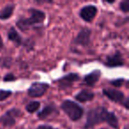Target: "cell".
Segmentation results:
<instances>
[{
    "instance_id": "6da1fadb",
    "label": "cell",
    "mask_w": 129,
    "mask_h": 129,
    "mask_svg": "<svg viewBox=\"0 0 129 129\" xmlns=\"http://www.w3.org/2000/svg\"><path fill=\"white\" fill-rule=\"evenodd\" d=\"M102 123H106L114 129H118L119 123L115 112L104 106H96L88 111L83 129H90Z\"/></svg>"
},
{
    "instance_id": "7a4b0ae2",
    "label": "cell",
    "mask_w": 129,
    "mask_h": 129,
    "mask_svg": "<svg viewBox=\"0 0 129 129\" xmlns=\"http://www.w3.org/2000/svg\"><path fill=\"white\" fill-rule=\"evenodd\" d=\"M28 17H20L17 20L16 27L21 31H27L36 26L41 25L46 19V13L37 8L28 9Z\"/></svg>"
},
{
    "instance_id": "3957f363",
    "label": "cell",
    "mask_w": 129,
    "mask_h": 129,
    "mask_svg": "<svg viewBox=\"0 0 129 129\" xmlns=\"http://www.w3.org/2000/svg\"><path fill=\"white\" fill-rule=\"evenodd\" d=\"M60 108L64 112V114L74 122L80 120L84 115L83 107L70 99H66L63 101L60 104Z\"/></svg>"
},
{
    "instance_id": "277c9868",
    "label": "cell",
    "mask_w": 129,
    "mask_h": 129,
    "mask_svg": "<svg viewBox=\"0 0 129 129\" xmlns=\"http://www.w3.org/2000/svg\"><path fill=\"white\" fill-rule=\"evenodd\" d=\"M103 95L107 97L111 102L116 103V104H120V105L124 106L126 110L128 109L129 99L127 98L125 95V94L122 91H120V90L115 89V88H106L103 89Z\"/></svg>"
},
{
    "instance_id": "5b68a950",
    "label": "cell",
    "mask_w": 129,
    "mask_h": 129,
    "mask_svg": "<svg viewBox=\"0 0 129 129\" xmlns=\"http://www.w3.org/2000/svg\"><path fill=\"white\" fill-rule=\"evenodd\" d=\"M23 115L20 109L13 107L7 110L2 116L0 117V124L5 127H12L16 124L17 119Z\"/></svg>"
},
{
    "instance_id": "8992f818",
    "label": "cell",
    "mask_w": 129,
    "mask_h": 129,
    "mask_svg": "<svg viewBox=\"0 0 129 129\" xmlns=\"http://www.w3.org/2000/svg\"><path fill=\"white\" fill-rule=\"evenodd\" d=\"M7 39L11 41L16 47H25L28 50H33V48H34V43L22 38V36H20V34L17 31V29L14 27H12L8 30Z\"/></svg>"
},
{
    "instance_id": "52a82bcc",
    "label": "cell",
    "mask_w": 129,
    "mask_h": 129,
    "mask_svg": "<svg viewBox=\"0 0 129 129\" xmlns=\"http://www.w3.org/2000/svg\"><path fill=\"white\" fill-rule=\"evenodd\" d=\"M92 30L88 27H83L78 32L77 36L73 40V44L78 47L86 48L91 44Z\"/></svg>"
},
{
    "instance_id": "ba28073f",
    "label": "cell",
    "mask_w": 129,
    "mask_h": 129,
    "mask_svg": "<svg viewBox=\"0 0 129 129\" xmlns=\"http://www.w3.org/2000/svg\"><path fill=\"white\" fill-rule=\"evenodd\" d=\"M50 85L46 82H33L27 88V95L31 98H37L45 95Z\"/></svg>"
},
{
    "instance_id": "9c48e42d",
    "label": "cell",
    "mask_w": 129,
    "mask_h": 129,
    "mask_svg": "<svg viewBox=\"0 0 129 129\" xmlns=\"http://www.w3.org/2000/svg\"><path fill=\"white\" fill-rule=\"evenodd\" d=\"M104 64V67H109V68H115V67H124L125 63L121 52L119 50H117V51L113 52L112 54H110L105 57Z\"/></svg>"
},
{
    "instance_id": "30bf717a",
    "label": "cell",
    "mask_w": 129,
    "mask_h": 129,
    "mask_svg": "<svg viewBox=\"0 0 129 129\" xmlns=\"http://www.w3.org/2000/svg\"><path fill=\"white\" fill-rule=\"evenodd\" d=\"M81 77L76 73H70L68 74L62 76L56 81L59 89H67L73 86L75 82L80 81Z\"/></svg>"
},
{
    "instance_id": "8fae6325",
    "label": "cell",
    "mask_w": 129,
    "mask_h": 129,
    "mask_svg": "<svg viewBox=\"0 0 129 129\" xmlns=\"http://www.w3.org/2000/svg\"><path fill=\"white\" fill-rule=\"evenodd\" d=\"M97 13H98V9L96 6L94 5H87L81 7V9L80 10L79 16L84 21L90 23L95 18Z\"/></svg>"
},
{
    "instance_id": "7c38bea8",
    "label": "cell",
    "mask_w": 129,
    "mask_h": 129,
    "mask_svg": "<svg viewBox=\"0 0 129 129\" xmlns=\"http://www.w3.org/2000/svg\"><path fill=\"white\" fill-rule=\"evenodd\" d=\"M101 76H102V72L100 70H98V69H95V70L92 71V72L86 74L83 77L81 84L88 87H94L98 82Z\"/></svg>"
},
{
    "instance_id": "4fadbf2b",
    "label": "cell",
    "mask_w": 129,
    "mask_h": 129,
    "mask_svg": "<svg viewBox=\"0 0 129 129\" xmlns=\"http://www.w3.org/2000/svg\"><path fill=\"white\" fill-rule=\"evenodd\" d=\"M58 113V110H57V106L54 104H46L41 111L38 112L37 117L39 119H45V118H49L50 116L53 114H57Z\"/></svg>"
},
{
    "instance_id": "5bb4252c",
    "label": "cell",
    "mask_w": 129,
    "mask_h": 129,
    "mask_svg": "<svg viewBox=\"0 0 129 129\" xmlns=\"http://www.w3.org/2000/svg\"><path fill=\"white\" fill-rule=\"evenodd\" d=\"M95 93H93L92 91H89L88 89H82L81 91H79L75 95H74V99L77 102L80 103H86V102H90L95 98Z\"/></svg>"
},
{
    "instance_id": "9a60e30c",
    "label": "cell",
    "mask_w": 129,
    "mask_h": 129,
    "mask_svg": "<svg viewBox=\"0 0 129 129\" xmlns=\"http://www.w3.org/2000/svg\"><path fill=\"white\" fill-rule=\"evenodd\" d=\"M15 10V5L14 4H9L6 6L0 11V20H6L9 18H11L13 14V12Z\"/></svg>"
},
{
    "instance_id": "2e32d148",
    "label": "cell",
    "mask_w": 129,
    "mask_h": 129,
    "mask_svg": "<svg viewBox=\"0 0 129 129\" xmlns=\"http://www.w3.org/2000/svg\"><path fill=\"white\" fill-rule=\"evenodd\" d=\"M40 106L41 103L39 101H31L25 106V109L28 113H35L40 109Z\"/></svg>"
},
{
    "instance_id": "e0dca14e",
    "label": "cell",
    "mask_w": 129,
    "mask_h": 129,
    "mask_svg": "<svg viewBox=\"0 0 129 129\" xmlns=\"http://www.w3.org/2000/svg\"><path fill=\"white\" fill-rule=\"evenodd\" d=\"M13 95L12 90L7 89H0V101H5Z\"/></svg>"
},
{
    "instance_id": "ac0fdd59",
    "label": "cell",
    "mask_w": 129,
    "mask_h": 129,
    "mask_svg": "<svg viewBox=\"0 0 129 129\" xmlns=\"http://www.w3.org/2000/svg\"><path fill=\"white\" fill-rule=\"evenodd\" d=\"M119 9L123 13H127L129 12V1L125 0V1H121L119 3Z\"/></svg>"
},
{
    "instance_id": "d6986e66",
    "label": "cell",
    "mask_w": 129,
    "mask_h": 129,
    "mask_svg": "<svg viewBox=\"0 0 129 129\" xmlns=\"http://www.w3.org/2000/svg\"><path fill=\"white\" fill-rule=\"evenodd\" d=\"M125 81V79H123V78H118V79L111 81H110V83H111V85H112V86L117 87V88H119V87L123 86V84H124Z\"/></svg>"
},
{
    "instance_id": "ffe728a7",
    "label": "cell",
    "mask_w": 129,
    "mask_h": 129,
    "mask_svg": "<svg viewBox=\"0 0 129 129\" xmlns=\"http://www.w3.org/2000/svg\"><path fill=\"white\" fill-rule=\"evenodd\" d=\"M16 76L14 75L13 74H12V73H8V74H6V75L4 76V78H3V81H6V82H10V81H16Z\"/></svg>"
},
{
    "instance_id": "44dd1931",
    "label": "cell",
    "mask_w": 129,
    "mask_h": 129,
    "mask_svg": "<svg viewBox=\"0 0 129 129\" xmlns=\"http://www.w3.org/2000/svg\"><path fill=\"white\" fill-rule=\"evenodd\" d=\"M36 129H58V128H56V127L52 126V125H50L43 124V125H39Z\"/></svg>"
},
{
    "instance_id": "7402d4cb",
    "label": "cell",
    "mask_w": 129,
    "mask_h": 129,
    "mask_svg": "<svg viewBox=\"0 0 129 129\" xmlns=\"http://www.w3.org/2000/svg\"><path fill=\"white\" fill-rule=\"evenodd\" d=\"M38 4H52V1H36Z\"/></svg>"
},
{
    "instance_id": "603a6c76",
    "label": "cell",
    "mask_w": 129,
    "mask_h": 129,
    "mask_svg": "<svg viewBox=\"0 0 129 129\" xmlns=\"http://www.w3.org/2000/svg\"><path fill=\"white\" fill-rule=\"evenodd\" d=\"M3 48H4V42H3L2 36H1V35H0V50Z\"/></svg>"
},
{
    "instance_id": "cb8c5ba5",
    "label": "cell",
    "mask_w": 129,
    "mask_h": 129,
    "mask_svg": "<svg viewBox=\"0 0 129 129\" xmlns=\"http://www.w3.org/2000/svg\"><path fill=\"white\" fill-rule=\"evenodd\" d=\"M105 3H107V4H113L114 1H107V2H105Z\"/></svg>"
},
{
    "instance_id": "d4e9b609",
    "label": "cell",
    "mask_w": 129,
    "mask_h": 129,
    "mask_svg": "<svg viewBox=\"0 0 129 129\" xmlns=\"http://www.w3.org/2000/svg\"><path fill=\"white\" fill-rule=\"evenodd\" d=\"M123 129H128V126H127V125H125V127H124Z\"/></svg>"
},
{
    "instance_id": "484cf974",
    "label": "cell",
    "mask_w": 129,
    "mask_h": 129,
    "mask_svg": "<svg viewBox=\"0 0 129 129\" xmlns=\"http://www.w3.org/2000/svg\"><path fill=\"white\" fill-rule=\"evenodd\" d=\"M102 129H108V128H102Z\"/></svg>"
}]
</instances>
